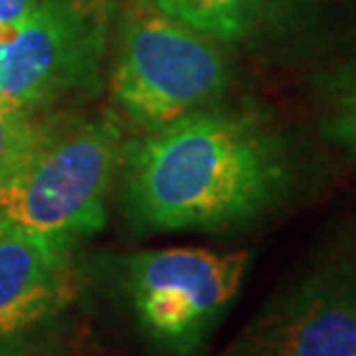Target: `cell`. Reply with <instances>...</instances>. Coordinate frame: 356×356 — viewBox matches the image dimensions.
<instances>
[{"label": "cell", "instance_id": "6da1fadb", "mask_svg": "<svg viewBox=\"0 0 356 356\" xmlns=\"http://www.w3.org/2000/svg\"><path fill=\"white\" fill-rule=\"evenodd\" d=\"M124 202L156 230H225L267 214L292 186L276 131L255 113L200 108L122 147Z\"/></svg>", "mask_w": 356, "mask_h": 356}, {"label": "cell", "instance_id": "7a4b0ae2", "mask_svg": "<svg viewBox=\"0 0 356 356\" xmlns=\"http://www.w3.org/2000/svg\"><path fill=\"white\" fill-rule=\"evenodd\" d=\"M120 156L122 138L111 118L49 120L30 154L0 186V230L67 241L99 230Z\"/></svg>", "mask_w": 356, "mask_h": 356}, {"label": "cell", "instance_id": "3957f363", "mask_svg": "<svg viewBox=\"0 0 356 356\" xmlns=\"http://www.w3.org/2000/svg\"><path fill=\"white\" fill-rule=\"evenodd\" d=\"M228 79L214 40L149 5L122 28L111 88L136 124L156 131L218 99Z\"/></svg>", "mask_w": 356, "mask_h": 356}, {"label": "cell", "instance_id": "277c9868", "mask_svg": "<svg viewBox=\"0 0 356 356\" xmlns=\"http://www.w3.org/2000/svg\"><path fill=\"white\" fill-rule=\"evenodd\" d=\"M251 255L207 248H159L129 260L127 285L143 327L181 356L200 350L241 290Z\"/></svg>", "mask_w": 356, "mask_h": 356}, {"label": "cell", "instance_id": "5b68a950", "mask_svg": "<svg viewBox=\"0 0 356 356\" xmlns=\"http://www.w3.org/2000/svg\"><path fill=\"white\" fill-rule=\"evenodd\" d=\"M108 0H40L0 44V97L44 108L99 81Z\"/></svg>", "mask_w": 356, "mask_h": 356}, {"label": "cell", "instance_id": "8992f818", "mask_svg": "<svg viewBox=\"0 0 356 356\" xmlns=\"http://www.w3.org/2000/svg\"><path fill=\"white\" fill-rule=\"evenodd\" d=\"M356 255H333L276 294L223 356H352Z\"/></svg>", "mask_w": 356, "mask_h": 356}, {"label": "cell", "instance_id": "52a82bcc", "mask_svg": "<svg viewBox=\"0 0 356 356\" xmlns=\"http://www.w3.org/2000/svg\"><path fill=\"white\" fill-rule=\"evenodd\" d=\"M74 292L72 241L0 230V354L60 313Z\"/></svg>", "mask_w": 356, "mask_h": 356}, {"label": "cell", "instance_id": "ba28073f", "mask_svg": "<svg viewBox=\"0 0 356 356\" xmlns=\"http://www.w3.org/2000/svg\"><path fill=\"white\" fill-rule=\"evenodd\" d=\"M262 0H181L175 19L216 42L241 40L253 28Z\"/></svg>", "mask_w": 356, "mask_h": 356}, {"label": "cell", "instance_id": "9c48e42d", "mask_svg": "<svg viewBox=\"0 0 356 356\" xmlns=\"http://www.w3.org/2000/svg\"><path fill=\"white\" fill-rule=\"evenodd\" d=\"M47 122L40 108L0 97V186L30 154Z\"/></svg>", "mask_w": 356, "mask_h": 356}, {"label": "cell", "instance_id": "30bf717a", "mask_svg": "<svg viewBox=\"0 0 356 356\" xmlns=\"http://www.w3.org/2000/svg\"><path fill=\"white\" fill-rule=\"evenodd\" d=\"M324 134L356 159V79L345 83L324 120Z\"/></svg>", "mask_w": 356, "mask_h": 356}, {"label": "cell", "instance_id": "8fae6325", "mask_svg": "<svg viewBox=\"0 0 356 356\" xmlns=\"http://www.w3.org/2000/svg\"><path fill=\"white\" fill-rule=\"evenodd\" d=\"M37 3L40 0H0V28L5 33H12L30 17Z\"/></svg>", "mask_w": 356, "mask_h": 356}, {"label": "cell", "instance_id": "7c38bea8", "mask_svg": "<svg viewBox=\"0 0 356 356\" xmlns=\"http://www.w3.org/2000/svg\"><path fill=\"white\" fill-rule=\"evenodd\" d=\"M147 3L152 7H156V10H161L165 14H170V17H175V12H177L181 0H147Z\"/></svg>", "mask_w": 356, "mask_h": 356}, {"label": "cell", "instance_id": "4fadbf2b", "mask_svg": "<svg viewBox=\"0 0 356 356\" xmlns=\"http://www.w3.org/2000/svg\"><path fill=\"white\" fill-rule=\"evenodd\" d=\"M352 356H356V350H354V354H352Z\"/></svg>", "mask_w": 356, "mask_h": 356}]
</instances>
